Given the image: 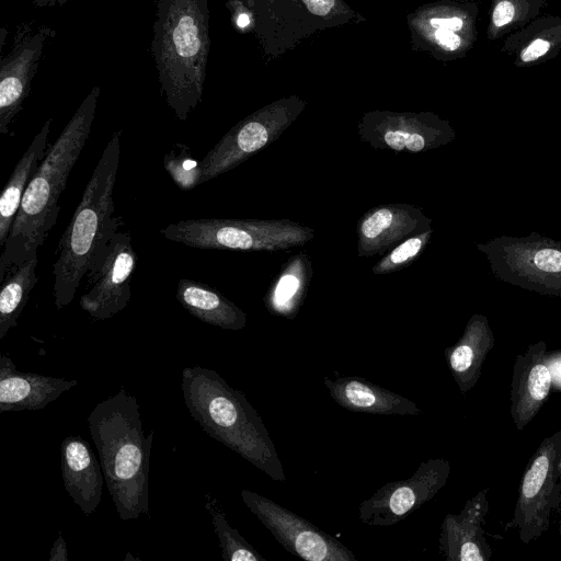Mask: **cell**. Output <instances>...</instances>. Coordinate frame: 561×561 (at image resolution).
<instances>
[{
	"label": "cell",
	"mask_w": 561,
	"mask_h": 561,
	"mask_svg": "<svg viewBox=\"0 0 561 561\" xmlns=\"http://www.w3.org/2000/svg\"><path fill=\"white\" fill-rule=\"evenodd\" d=\"M100 87H93L49 147L24 192L0 256V282L45 242L60 211L58 201L89 138Z\"/></svg>",
	"instance_id": "1"
},
{
	"label": "cell",
	"mask_w": 561,
	"mask_h": 561,
	"mask_svg": "<svg viewBox=\"0 0 561 561\" xmlns=\"http://www.w3.org/2000/svg\"><path fill=\"white\" fill-rule=\"evenodd\" d=\"M105 483L123 520L151 517L149 470L153 431L145 436L140 407L121 387L88 416Z\"/></svg>",
	"instance_id": "2"
},
{
	"label": "cell",
	"mask_w": 561,
	"mask_h": 561,
	"mask_svg": "<svg viewBox=\"0 0 561 561\" xmlns=\"http://www.w3.org/2000/svg\"><path fill=\"white\" fill-rule=\"evenodd\" d=\"M181 388L191 416L204 432L272 480H287L275 444L243 392L215 370L201 366L182 370Z\"/></svg>",
	"instance_id": "3"
},
{
	"label": "cell",
	"mask_w": 561,
	"mask_h": 561,
	"mask_svg": "<svg viewBox=\"0 0 561 561\" xmlns=\"http://www.w3.org/2000/svg\"><path fill=\"white\" fill-rule=\"evenodd\" d=\"M207 0H158L151 54L167 104L185 121L202 100L209 53Z\"/></svg>",
	"instance_id": "4"
},
{
	"label": "cell",
	"mask_w": 561,
	"mask_h": 561,
	"mask_svg": "<svg viewBox=\"0 0 561 561\" xmlns=\"http://www.w3.org/2000/svg\"><path fill=\"white\" fill-rule=\"evenodd\" d=\"M119 135L121 131L114 133L105 146L60 238L53 264V295L58 310L73 300L96 255L123 225V218L116 215L114 204L121 157Z\"/></svg>",
	"instance_id": "5"
},
{
	"label": "cell",
	"mask_w": 561,
	"mask_h": 561,
	"mask_svg": "<svg viewBox=\"0 0 561 561\" xmlns=\"http://www.w3.org/2000/svg\"><path fill=\"white\" fill-rule=\"evenodd\" d=\"M170 241L197 249L283 251L311 241L314 230L289 219H190L160 230Z\"/></svg>",
	"instance_id": "6"
},
{
	"label": "cell",
	"mask_w": 561,
	"mask_h": 561,
	"mask_svg": "<svg viewBox=\"0 0 561 561\" xmlns=\"http://www.w3.org/2000/svg\"><path fill=\"white\" fill-rule=\"evenodd\" d=\"M561 430L543 438L523 472L514 514L508 528L518 531L523 543L542 536L550 526L552 514L561 506Z\"/></svg>",
	"instance_id": "7"
},
{
	"label": "cell",
	"mask_w": 561,
	"mask_h": 561,
	"mask_svg": "<svg viewBox=\"0 0 561 561\" xmlns=\"http://www.w3.org/2000/svg\"><path fill=\"white\" fill-rule=\"evenodd\" d=\"M247 507L289 553L308 561H356L336 538L273 500L243 489Z\"/></svg>",
	"instance_id": "8"
},
{
	"label": "cell",
	"mask_w": 561,
	"mask_h": 561,
	"mask_svg": "<svg viewBox=\"0 0 561 561\" xmlns=\"http://www.w3.org/2000/svg\"><path fill=\"white\" fill-rule=\"evenodd\" d=\"M131 241L129 232L118 230L85 275L91 288L80 297L79 305L93 319L115 316L131 298V277L138 262Z\"/></svg>",
	"instance_id": "9"
},
{
	"label": "cell",
	"mask_w": 561,
	"mask_h": 561,
	"mask_svg": "<svg viewBox=\"0 0 561 561\" xmlns=\"http://www.w3.org/2000/svg\"><path fill=\"white\" fill-rule=\"evenodd\" d=\"M450 463L431 458L419 465L408 479L388 482L358 506V518L368 526L388 527L398 524L426 502L447 483Z\"/></svg>",
	"instance_id": "10"
},
{
	"label": "cell",
	"mask_w": 561,
	"mask_h": 561,
	"mask_svg": "<svg viewBox=\"0 0 561 561\" xmlns=\"http://www.w3.org/2000/svg\"><path fill=\"white\" fill-rule=\"evenodd\" d=\"M56 32L28 23L19 26L9 54L0 59V134L7 135L14 117L22 110L31 82L37 71L46 42Z\"/></svg>",
	"instance_id": "11"
},
{
	"label": "cell",
	"mask_w": 561,
	"mask_h": 561,
	"mask_svg": "<svg viewBox=\"0 0 561 561\" xmlns=\"http://www.w3.org/2000/svg\"><path fill=\"white\" fill-rule=\"evenodd\" d=\"M286 114L257 113L231 128L202 159V183L224 174L275 141L289 124Z\"/></svg>",
	"instance_id": "12"
},
{
	"label": "cell",
	"mask_w": 561,
	"mask_h": 561,
	"mask_svg": "<svg viewBox=\"0 0 561 561\" xmlns=\"http://www.w3.org/2000/svg\"><path fill=\"white\" fill-rule=\"evenodd\" d=\"M431 222L414 205L388 204L370 208L357 222V255L368 257L386 253L403 240L432 229Z\"/></svg>",
	"instance_id": "13"
},
{
	"label": "cell",
	"mask_w": 561,
	"mask_h": 561,
	"mask_svg": "<svg viewBox=\"0 0 561 561\" xmlns=\"http://www.w3.org/2000/svg\"><path fill=\"white\" fill-rule=\"evenodd\" d=\"M545 341L530 344L515 357L511 382L510 413L517 430H524L539 413L552 389Z\"/></svg>",
	"instance_id": "14"
},
{
	"label": "cell",
	"mask_w": 561,
	"mask_h": 561,
	"mask_svg": "<svg viewBox=\"0 0 561 561\" xmlns=\"http://www.w3.org/2000/svg\"><path fill=\"white\" fill-rule=\"evenodd\" d=\"M488 489L467 500L458 514H447L440 525L438 548L447 561H489L492 548L484 529L489 513Z\"/></svg>",
	"instance_id": "15"
},
{
	"label": "cell",
	"mask_w": 561,
	"mask_h": 561,
	"mask_svg": "<svg viewBox=\"0 0 561 561\" xmlns=\"http://www.w3.org/2000/svg\"><path fill=\"white\" fill-rule=\"evenodd\" d=\"M359 136L374 149L414 153L447 145L454 138L442 124L408 117H371L360 125Z\"/></svg>",
	"instance_id": "16"
},
{
	"label": "cell",
	"mask_w": 561,
	"mask_h": 561,
	"mask_svg": "<svg viewBox=\"0 0 561 561\" xmlns=\"http://www.w3.org/2000/svg\"><path fill=\"white\" fill-rule=\"evenodd\" d=\"M77 385V380L22 373L9 356L0 355L1 413L41 410Z\"/></svg>",
	"instance_id": "17"
},
{
	"label": "cell",
	"mask_w": 561,
	"mask_h": 561,
	"mask_svg": "<svg viewBox=\"0 0 561 561\" xmlns=\"http://www.w3.org/2000/svg\"><path fill=\"white\" fill-rule=\"evenodd\" d=\"M61 476L72 501L87 515L98 507L104 482L101 462L90 444L81 436L66 437L60 447Z\"/></svg>",
	"instance_id": "18"
},
{
	"label": "cell",
	"mask_w": 561,
	"mask_h": 561,
	"mask_svg": "<svg viewBox=\"0 0 561 561\" xmlns=\"http://www.w3.org/2000/svg\"><path fill=\"white\" fill-rule=\"evenodd\" d=\"M323 383L340 407L353 412L379 415L422 413L415 402L358 376L324 377Z\"/></svg>",
	"instance_id": "19"
},
{
	"label": "cell",
	"mask_w": 561,
	"mask_h": 561,
	"mask_svg": "<svg viewBox=\"0 0 561 561\" xmlns=\"http://www.w3.org/2000/svg\"><path fill=\"white\" fill-rule=\"evenodd\" d=\"M494 346V335L484 316L474 314L460 339L444 351L448 368L462 394L478 382L486 355Z\"/></svg>",
	"instance_id": "20"
},
{
	"label": "cell",
	"mask_w": 561,
	"mask_h": 561,
	"mask_svg": "<svg viewBox=\"0 0 561 561\" xmlns=\"http://www.w3.org/2000/svg\"><path fill=\"white\" fill-rule=\"evenodd\" d=\"M175 296L191 316L205 323L234 331L247 324L245 312L207 284L182 278Z\"/></svg>",
	"instance_id": "21"
},
{
	"label": "cell",
	"mask_w": 561,
	"mask_h": 561,
	"mask_svg": "<svg viewBox=\"0 0 561 561\" xmlns=\"http://www.w3.org/2000/svg\"><path fill=\"white\" fill-rule=\"evenodd\" d=\"M53 118H48L18 161L0 196V247L3 248L24 192L41 161L46 154L47 139Z\"/></svg>",
	"instance_id": "22"
},
{
	"label": "cell",
	"mask_w": 561,
	"mask_h": 561,
	"mask_svg": "<svg viewBox=\"0 0 561 561\" xmlns=\"http://www.w3.org/2000/svg\"><path fill=\"white\" fill-rule=\"evenodd\" d=\"M311 278L310 257L304 252L291 256L266 291V309L274 316L294 319L304 304Z\"/></svg>",
	"instance_id": "23"
},
{
	"label": "cell",
	"mask_w": 561,
	"mask_h": 561,
	"mask_svg": "<svg viewBox=\"0 0 561 561\" xmlns=\"http://www.w3.org/2000/svg\"><path fill=\"white\" fill-rule=\"evenodd\" d=\"M37 253H33L22 264L10 270L1 282L0 340L18 325V319L37 284Z\"/></svg>",
	"instance_id": "24"
},
{
	"label": "cell",
	"mask_w": 561,
	"mask_h": 561,
	"mask_svg": "<svg viewBox=\"0 0 561 561\" xmlns=\"http://www.w3.org/2000/svg\"><path fill=\"white\" fill-rule=\"evenodd\" d=\"M205 508L218 537L225 561H266L241 534L232 528L226 518L219 501L209 492L205 493Z\"/></svg>",
	"instance_id": "25"
},
{
	"label": "cell",
	"mask_w": 561,
	"mask_h": 561,
	"mask_svg": "<svg viewBox=\"0 0 561 561\" xmlns=\"http://www.w3.org/2000/svg\"><path fill=\"white\" fill-rule=\"evenodd\" d=\"M163 167L182 191H191L202 184L201 161L193 159L191 149L178 142L165 153Z\"/></svg>",
	"instance_id": "26"
},
{
	"label": "cell",
	"mask_w": 561,
	"mask_h": 561,
	"mask_svg": "<svg viewBox=\"0 0 561 561\" xmlns=\"http://www.w3.org/2000/svg\"><path fill=\"white\" fill-rule=\"evenodd\" d=\"M432 233L433 229H428L403 240L373 266V273L375 275H386L409 266L425 249Z\"/></svg>",
	"instance_id": "27"
},
{
	"label": "cell",
	"mask_w": 561,
	"mask_h": 561,
	"mask_svg": "<svg viewBox=\"0 0 561 561\" xmlns=\"http://www.w3.org/2000/svg\"><path fill=\"white\" fill-rule=\"evenodd\" d=\"M527 266H534L535 276H561V250L540 247L527 254Z\"/></svg>",
	"instance_id": "28"
},
{
	"label": "cell",
	"mask_w": 561,
	"mask_h": 561,
	"mask_svg": "<svg viewBox=\"0 0 561 561\" xmlns=\"http://www.w3.org/2000/svg\"><path fill=\"white\" fill-rule=\"evenodd\" d=\"M550 49V43L538 38L522 51V60L525 62L535 61Z\"/></svg>",
	"instance_id": "29"
},
{
	"label": "cell",
	"mask_w": 561,
	"mask_h": 561,
	"mask_svg": "<svg viewBox=\"0 0 561 561\" xmlns=\"http://www.w3.org/2000/svg\"><path fill=\"white\" fill-rule=\"evenodd\" d=\"M515 9L508 1L500 2L493 11V23L495 26H504L508 24L514 18Z\"/></svg>",
	"instance_id": "30"
},
{
	"label": "cell",
	"mask_w": 561,
	"mask_h": 561,
	"mask_svg": "<svg viewBox=\"0 0 561 561\" xmlns=\"http://www.w3.org/2000/svg\"><path fill=\"white\" fill-rule=\"evenodd\" d=\"M436 41L448 50H456L460 44V37L454 31L438 27L435 32Z\"/></svg>",
	"instance_id": "31"
},
{
	"label": "cell",
	"mask_w": 561,
	"mask_h": 561,
	"mask_svg": "<svg viewBox=\"0 0 561 561\" xmlns=\"http://www.w3.org/2000/svg\"><path fill=\"white\" fill-rule=\"evenodd\" d=\"M548 365L552 375V387L561 390V351L548 352Z\"/></svg>",
	"instance_id": "32"
},
{
	"label": "cell",
	"mask_w": 561,
	"mask_h": 561,
	"mask_svg": "<svg viewBox=\"0 0 561 561\" xmlns=\"http://www.w3.org/2000/svg\"><path fill=\"white\" fill-rule=\"evenodd\" d=\"M307 9L316 15H327L334 5V0H302Z\"/></svg>",
	"instance_id": "33"
},
{
	"label": "cell",
	"mask_w": 561,
	"mask_h": 561,
	"mask_svg": "<svg viewBox=\"0 0 561 561\" xmlns=\"http://www.w3.org/2000/svg\"><path fill=\"white\" fill-rule=\"evenodd\" d=\"M66 541L61 535L58 536L53 545L49 561H68Z\"/></svg>",
	"instance_id": "34"
},
{
	"label": "cell",
	"mask_w": 561,
	"mask_h": 561,
	"mask_svg": "<svg viewBox=\"0 0 561 561\" xmlns=\"http://www.w3.org/2000/svg\"><path fill=\"white\" fill-rule=\"evenodd\" d=\"M431 24L435 27H444L451 31H458L462 27L463 22L460 18H435L431 20Z\"/></svg>",
	"instance_id": "35"
},
{
	"label": "cell",
	"mask_w": 561,
	"mask_h": 561,
	"mask_svg": "<svg viewBox=\"0 0 561 561\" xmlns=\"http://www.w3.org/2000/svg\"><path fill=\"white\" fill-rule=\"evenodd\" d=\"M68 0H33V3L36 5V7H50V5H55V4H59V5H62L67 2Z\"/></svg>",
	"instance_id": "36"
},
{
	"label": "cell",
	"mask_w": 561,
	"mask_h": 561,
	"mask_svg": "<svg viewBox=\"0 0 561 561\" xmlns=\"http://www.w3.org/2000/svg\"><path fill=\"white\" fill-rule=\"evenodd\" d=\"M236 24L240 28H244L250 24V16L247 13H241L236 19Z\"/></svg>",
	"instance_id": "37"
},
{
	"label": "cell",
	"mask_w": 561,
	"mask_h": 561,
	"mask_svg": "<svg viewBox=\"0 0 561 561\" xmlns=\"http://www.w3.org/2000/svg\"><path fill=\"white\" fill-rule=\"evenodd\" d=\"M559 534L561 536V512H560V520H559Z\"/></svg>",
	"instance_id": "38"
}]
</instances>
